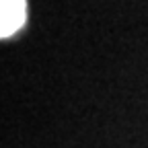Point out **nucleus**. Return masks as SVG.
Listing matches in <instances>:
<instances>
[{
    "instance_id": "nucleus-1",
    "label": "nucleus",
    "mask_w": 148,
    "mask_h": 148,
    "mask_svg": "<svg viewBox=\"0 0 148 148\" xmlns=\"http://www.w3.org/2000/svg\"><path fill=\"white\" fill-rule=\"evenodd\" d=\"M25 0H0V37L12 35L25 23Z\"/></svg>"
}]
</instances>
